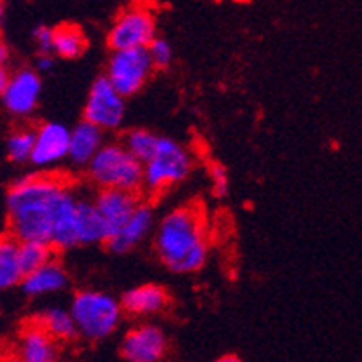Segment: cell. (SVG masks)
<instances>
[{
	"mask_svg": "<svg viewBox=\"0 0 362 362\" xmlns=\"http://www.w3.org/2000/svg\"><path fill=\"white\" fill-rule=\"evenodd\" d=\"M67 189V182L51 173H33L13 182L6 197L9 235L18 242L49 243L54 213Z\"/></svg>",
	"mask_w": 362,
	"mask_h": 362,
	"instance_id": "6da1fadb",
	"label": "cell"
},
{
	"mask_svg": "<svg viewBox=\"0 0 362 362\" xmlns=\"http://www.w3.org/2000/svg\"><path fill=\"white\" fill-rule=\"evenodd\" d=\"M159 258L171 272L192 274L207 259L206 229L195 207H179L168 213L156 236Z\"/></svg>",
	"mask_w": 362,
	"mask_h": 362,
	"instance_id": "7a4b0ae2",
	"label": "cell"
},
{
	"mask_svg": "<svg viewBox=\"0 0 362 362\" xmlns=\"http://www.w3.org/2000/svg\"><path fill=\"white\" fill-rule=\"evenodd\" d=\"M88 177L101 189L134 192L143 187V163L123 144H103L87 164Z\"/></svg>",
	"mask_w": 362,
	"mask_h": 362,
	"instance_id": "3957f363",
	"label": "cell"
},
{
	"mask_svg": "<svg viewBox=\"0 0 362 362\" xmlns=\"http://www.w3.org/2000/svg\"><path fill=\"white\" fill-rule=\"evenodd\" d=\"M76 332L88 341H101L116 332L123 315L121 303L110 294L98 291H81L71 303Z\"/></svg>",
	"mask_w": 362,
	"mask_h": 362,
	"instance_id": "277c9868",
	"label": "cell"
},
{
	"mask_svg": "<svg viewBox=\"0 0 362 362\" xmlns=\"http://www.w3.org/2000/svg\"><path fill=\"white\" fill-rule=\"evenodd\" d=\"M192 171V157L182 144L170 137H159L153 156L143 164V186L150 192H163L182 182Z\"/></svg>",
	"mask_w": 362,
	"mask_h": 362,
	"instance_id": "5b68a950",
	"label": "cell"
},
{
	"mask_svg": "<svg viewBox=\"0 0 362 362\" xmlns=\"http://www.w3.org/2000/svg\"><path fill=\"white\" fill-rule=\"evenodd\" d=\"M153 69L146 47L117 49L108 60L107 80L121 96L130 98L146 85Z\"/></svg>",
	"mask_w": 362,
	"mask_h": 362,
	"instance_id": "8992f818",
	"label": "cell"
},
{
	"mask_svg": "<svg viewBox=\"0 0 362 362\" xmlns=\"http://www.w3.org/2000/svg\"><path fill=\"white\" fill-rule=\"evenodd\" d=\"M124 112V98L107 80V76L98 78L85 103V121L96 124L101 130H114L123 123Z\"/></svg>",
	"mask_w": 362,
	"mask_h": 362,
	"instance_id": "52a82bcc",
	"label": "cell"
},
{
	"mask_svg": "<svg viewBox=\"0 0 362 362\" xmlns=\"http://www.w3.org/2000/svg\"><path fill=\"white\" fill-rule=\"evenodd\" d=\"M156 21L144 9H128L117 16L108 33V45L112 51L130 47H148L156 38Z\"/></svg>",
	"mask_w": 362,
	"mask_h": 362,
	"instance_id": "ba28073f",
	"label": "cell"
},
{
	"mask_svg": "<svg viewBox=\"0 0 362 362\" xmlns=\"http://www.w3.org/2000/svg\"><path fill=\"white\" fill-rule=\"evenodd\" d=\"M42 94V80L35 71H18L9 76L4 92L0 94L2 105L13 116H29L38 105Z\"/></svg>",
	"mask_w": 362,
	"mask_h": 362,
	"instance_id": "9c48e42d",
	"label": "cell"
},
{
	"mask_svg": "<svg viewBox=\"0 0 362 362\" xmlns=\"http://www.w3.org/2000/svg\"><path fill=\"white\" fill-rule=\"evenodd\" d=\"M166 335L151 325L130 330L121 344V357L130 362H159L166 357Z\"/></svg>",
	"mask_w": 362,
	"mask_h": 362,
	"instance_id": "30bf717a",
	"label": "cell"
},
{
	"mask_svg": "<svg viewBox=\"0 0 362 362\" xmlns=\"http://www.w3.org/2000/svg\"><path fill=\"white\" fill-rule=\"evenodd\" d=\"M69 134L71 130L62 123H44L36 128L29 163L38 168H47L64 160L69 153Z\"/></svg>",
	"mask_w": 362,
	"mask_h": 362,
	"instance_id": "8fae6325",
	"label": "cell"
},
{
	"mask_svg": "<svg viewBox=\"0 0 362 362\" xmlns=\"http://www.w3.org/2000/svg\"><path fill=\"white\" fill-rule=\"evenodd\" d=\"M137 204H139V199H137L134 192L112 189V187L101 189L100 195L94 200V206H96L98 213H100L101 220H103L107 240L119 231L123 223L130 218V215L134 213Z\"/></svg>",
	"mask_w": 362,
	"mask_h": 362,
	"instance_id": "7c38bea8",
	"label": "cell"
},
{
	"mask_svg": "<svg viewBox=\"0 0 362 362\" xmlns=\"http://www.w3.org/2000/svg\"><path fill=\"white\" fill-rule=\"evenodd\" d=\"M151 226H153V209L148 204H137L130 218L123 223L119 231L105 242L108 251L114 255H124V252L132 251L146 238Z\"/></svg>",
	"mask_w": 362,
	"mask_h": 362,
	"instance_id": "4fadbf2b",
	"label": "cell"
},
{
	"mask_svg": "<svg viewBox=\"0 0 362 362\" xmlns=\"http://www.w3.org/2000/svg\"><path fill=\"white\" fill-rule=\"evenodd\" d=\"M18 285L28 298H40V296L56 294V292L67 288L69 274L60 263L51 259L35 271L22 276Z\"/></svg>",
	"mask_w": 362,
	"mask_h": 362,
	"instance_id": "5bb4252c",
	"label": "cell"
},
{
	"mask_svg": "<svg viewBox=\"0 0 362 362\" xmlns=\"http://www.w3.org/2000/svg\"><path fill=\"white\" fill-rule=\"evenodd\" d=\"M76 202L78 199L71 189L62 197L58 209L52 220V231L49 243L54 251H69L72 247H78V233H76Z\"/></svg>",
	"mask_w": 362,
	"mask_h": 362,
	"instance_id": "9a60e30c",
	"label": "cell"
},
{
	"mask_svg": "<svg viewBox=\"0 0 362 362\" xmlns=\"http://www.w3.org/2000/svg\"><path fill=\"white\" fill-rule=\"evenodd\" d=\"M168 303H170V296H168L166 288L148 283V285H141V287L128 291L121 299V308L130 315L148 317V315L164 312Z\"/></svg>",
	"mask_w": 362,
	"mask_h": 362,
	"instance_id": "2e32d148",
	"label": "cell"
},
{
	"mask_svg": "<svg viewBox=\"0 0 362 362\" xmlns=\"http://www.w3.org/2000/svg\"><path fill=\"white\" fill-rule=\"evenodd\" d=\"M16 354L24 362H52L58 358V344L56 339L35 321L22 330Z\"/></svg>",
	"mask_w": 362,
	"mask_h": 362,
	"instance_id": "e0dca14e",
	"label": "cell"
},
{
	"mask_svg": "<svg viewBox=\"0 0 362 362\" xmlns=\"http://www.w3.org/2000/svg\"><path fill=\"white\" fill-rule=\"evenodd\" d=\"M101 146H103V130L83 119L69 134L67 157L78 166H87L88 160Z\"/></svg>",
	"mask_w": 362,
	"mask_h": 362,
	"instance_id": "ac0fdd59",
	"label": "cell"
},
{
	"mask_svg": "<svg viewBox=\"0 0 362 362\" xmlns=\"http://www.w3.org/2000/svg\"><path fill=\"white\" fill-rule=\"evenodd\" d=\"M76 233H78L80 245L105 243V240H107L103 220H101L92 200H78L76 202Z\"/></svg>",
	"mask_w": 362,
	"mask_h": 362,
	"instance_id": "d6986e66",
	"label": "cell"
},
{
	"mask_svg": "<svg viewBox=\"0 0 362 362\" xmlns=\"http://www.w3.org/2000/svg\"><path fill=\"white\" fill-rule=\"evenodd\" d=\"M18 263V240L11 235L0 236V292L16 287L22 279Z\"/></svg>",
	"mask_w": 362,
	"mask_h": 362,
	"instance_id": "ffe728a7",
	"label": "cell"
},
{
	"mask_svg": "<svg viewBox=\"0 0 362 362\" xmlns=\"http://www.w3.org/2000/svg\"><path fill=\"white\" fill-rule=\"evenodd\" d=\"M87 49L85 35L78 25L65 24L52 29V52L60 58H80Z\"/></svg>",
	"mask_w": 362,
	"mask_h": 362,
	"instance_id": "44dd1931",
	"label": "cell"
},
{
	"mask_svg": "<svg viewBox=\"0 0 362 362\" xmlns=\"http://www.w3.org/2000/svg\"><path fill=\"white\" fill-rule=\"evenodd\" d=\"M52 339L56 341H71L78 335L76 332L74 319H72L71 312L60 307L45 308L38 317L35 319Z\"/></svg>",
	"mask_w": 362,
	"mask_h": 362,
	"instance_id": "7402d4cb",
	"label": "cell"
},
{
	"mask_svg": "<svg viewBox=\"0 0 362 362\" xmlns=\"http://www.w3.org/2000/svg\"><path fill=\"white\" fill-rule=\"evenodd\" d=\"M51 259H54V249L51 243L36 242V240L18 242V263H21L22 274L35 271Z\"/></svg>",
	"mask_w": 362,
	"mask_h": 362,
	"instance_id": "603a6c76",
	"label": "cell"
},
{
	"mask_svg": "<svg viewBox=\"0 0 362 362\" xmlns=\"http://www.w3.org/2000/svg\"><path fill=\"white\" fill-rule=\"evenodd\" d=\"M157 143H159V136H156L153 132L143 130V128H134L124 136L123 146L130 151L132 156L136 157L141 163H146L153 151H156Z\"/></svg>",
	"mask_w": 362,
	"mask_h": 362,
	"instance_id": "cb8c5ba5",
	"label": "cell"
},
{
	"mask_svg": "<svg viewBox=\"0 0 362 362\" xmlns=\"http://www.w3.org/2000/svg\"><path fill=\"white\" fill-rule=\"evenodd\" d=\"M35 146V130L22 128L13 132L8 139V157L16 164L28 163Z\"/></svg>",
	"mask_w": 362,
	"mask_h": 362,
	"instance_id": "d4e9b609",
	"label": "cell"
},
{
	"mask_svg": "<svg viewBox=\"0 0 362 362\" xmlns=\"http://www.w3.org/2000/svg\"><path fill=\"white\" fill-rule=\"evenodd\" d=\"M148 54H150V60L153 64V67H168L173 58V51H171L170 42H166L164 38H153V40L148 44Z\"/></svg>",
	"mask_w": 362,
	"mask_h": 362,
	"instance_id": "484cf974",
	"label": "cell"
},
{
	"mask_svg": "<svg viewBox=\"0 0 362 362\" xmlns=\"http://www.w3.org/2000/svg\"><path fill=\"white\" fill-rule=\"evenodd\" d=\"M209 171H211V179H213V184H215L216 197H226L227 189H229V182H227L226 170H223L220 164H213L211 170Z\"/></svg>",
	"mask_w": 362,
	"mask_h": 362,
	"instance_id": "4316f807",
	"label": "cell"
},
{
	"mask_svg": "<svg viewBox=\"0 0 362 362\" xmlns=\"http://www.w3.org/2000/svg\"><path fill=\"white\" fill-rule=\"evenodd\" d=\"M35 42L40 49L42 54H51L52 52V29L40 25L35 29Z\"/></svg>",
	"mask_w": 362,
	"mask_h": 362,
	"instance_id": "83f0119b",
	"label": "cell"
},
{
	"mask_svg": "<svg viewBox=\"0 0 362 362\" xmlns=\"http://www.w3.org/2000/svg\"><path fill=\"white\" fill-rule=\"evenodd\" d=\"M51 67H52L51 54H42L40 58H38V62H36V69H38V71H49Z\"/></svg>",
	"mask_w": 362,
	"mask_h": 362,
	"instance_id": "f1b7e54d",
	"label": "cell"
},
{
	"mask_svg": "<svg viewBox=\"0 0 362 362\" xmlns=\"http://www.w3.org/2000/svg\"><path fill=\"white\" fill-rule=\"evenodd\" d=\"M9 76H11V74L8 72V69L0 67V94L4 92L6 85H8V81H9Z\"/></svg>",
	"mask_w": 362,
	"mask_h": 362,
	"instance_id": "f546056e",
	"label": "cell"
},
{
	"mask_svg": "<svg viewBox=\"0 0 362 362\" xmlns=\"http://www.w3.org/2000/svg\"><path fill=\"white\" fill-rule=\"evenodd\" d=\"M8 58H9V51L2 42H0V67H6L8 64Z\"/></svg>",
	"mask_w": 362,
	"mask_h": 362,
	"instance_id": "4dcf8cb0",
	"label": "cell"
},
{
	"mask_svg": "<svg viewBox=\"0 0 362 362\" xmlns=\"http://www.w3.org/2000/svg\"><path fill=\"white\" fill-rule=\"evenodd\" d=\"M4 8H6L4 0H0V18H2V16H4Z\"/></svg>",
	"mask_w": 362,
	"mask_h": 362,
	"instance_id": "1f68e13d",
	"label": "cell"
},
{
	"mask_svg": "<svg viewBox=\"0 0 362 362\" xmlns=\"http://www.w3.org/2000/svg\"><path fill=\"white\" fill-rule=\"evenodd\" d=\"M220 361H238V357H223V358H220Z\"/></svg>",
	"mask_w": 362,
	"mask_h": 362,
	"instance_id": "d6a6232c",
	"label": "cell"
}]
</instances>
